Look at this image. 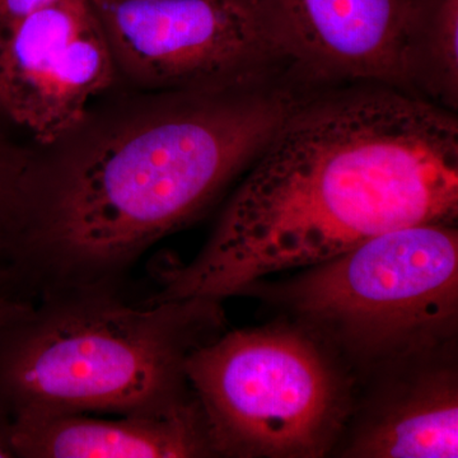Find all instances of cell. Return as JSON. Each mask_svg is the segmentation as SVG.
Instances as JSON below:
<instances>
[{"label": "cell", "mask_w": 458, "mask_h": 458, "mask_svg": "<svg viewBox=\"0 0 458 458\" xmlns=\"http://www.w3.org/2000/svg\"><path fill=\"white\" fill-rule=\"evenodd\" d=\"M156 301H221L394 229L458 221L457 113L378 82L307 93Z\"/></svg>", "instance_id": "obj_1"}, {"label": "cell", "mask_w": 458, "mask_h": 458, "mask_svg": "<svg viewBox=\"0 0 458 458\" xmlns=\"http://www.w3.org/2000/svg\"><path fill=\"white\" fill-rule=\"evenodd\" d=\"M293 71L167 92L148 113L38 181L22 176L14 280L38 292L114 288L148 247L188 225L250 167L315 89Z\"/></svg>", "instance_id": "obj_2"}, {"label": "cell", "mask_w": 458, "mask_h": 458, "mask_svg": "<svg viewBox=\"0 0 458 458\" xmlns=\"http://www.w3.org/2000/svg\"><path fill=\"white\" fill-rule=\"evenodd\" d=\"M0 295V415L164 414L194 399L185 364L221 335L219 301L128 303L114 288Z\"/></svg>", "instance_id": "obj_3"}, {"label": "cell", "mask_w": 458, "mask_h": 458, "mask_svg": "<svg viewBox=\"0 0 458 458\" xmlns=\"http://www.w3.org/2000/svg\"><path fill=\"white\" fill-rule=\"evenodd\" d=\"M240 295L327 344L357 381L388 361L457 342L458 229L411 225Z\"/></svg>", "instance_id": "obj_4"}, {"label": "cell", "mask_w": 458, "mask_h": 458, "mask_svg": "<svg viewBox=\"0 0 458 458\" xmlns=\"http://www.w3.org/2000/svg\"><path fill=\"white\" fill-rule=\"evenodd\" d=\"M185 370L216 457L331 456L357 397L348 366L283 318L222 333L190 354Z\"/></svg>", "instance_id": "obj_5"}, {"label": "cell", "mask_w": 458, "mask_h": 458, "mask_svg": "<svg viewBox=\"0 0 458 458\" xmlns=\"http://www.w3.org/2000/svg\"><path fill=\"white\" fill-rule=\"evenodd\" d=\"M93 2L116 69L148 89H225L293 69L274 0Z\"/></svg>", "instance_id": "obj_6"}, {"label": "cell", "mask_w": 458, "mask_h": 458, "mask_svg": "<svg viewBox=\"0 0 458 458\" xmlns=\"http://www.w3.org/2000/svg\"><path fill=\"white\" fill-rule=\"evenodd\" d=\"M114 72L93 0H57L0 30V106L41 143L75 131Z\"/></svg>", "instance_id": "obj_7"}, {"label": "cell", "mask_w": 458, "mask_h": 458, "mask_svg": "<svg viewBox=\"0 0 458 458\" xmlns=\"http://www.w3.org/2000/svg\"><path fill=\"white\" fill-rule=\"evenodd\" d=\"M334 456L456 458L457 342L388 361L360 378Z\"/></svg>", "instance_id": "obj_8"}, {"label": "cell", "mask_w": 458, "mask_h": 458, "mask_svg": "<svg viewBox=\"0 0 458 458\" xmlns=\"http://www.w3.org/2000/svg\"><path fill=\"white\" fill-rule=\"evenodd\" d=\"M292 66L318 86L403 87V51L418 0H274Z\"/></svg>", "instance_id": "obj_9"}, {"label": "cell", "mask_w": 458, "mask_h": 458, "mask_svg": "<svg viewBox=\"0 0 458 458\" xmlns=\"http://www.w3.org/2000/svg\"><path fill=\"white\" fill-rule=\"evenodd\" d=\"M21 458L216 457L198 397L152 415L64 414L9 424Z\"/></svg>", "instance_id": "obj_10"}, {"label": "cell", "mask_w": 458, "mask_h": 458, "mask_svg": "<svg viewBox=\"0 0 458 458\" xmlns=\"http://www.w3.org/2000/svg\"><path fill=\"white\" fill-rule=\"evenodd\" d=\"M403 87L457 113L458 0H418L403 51Z\"/></svg>", "instance_id": "obj_11"}, {"label": "cell", "mask_w": 458, "mask_h": 458, "mask_svg": "<svg viewBox=\"0 0 458 458\" xmlns=\"http://www.w3.org/2000/svg\"><path fill=\"white\" fill-rule=\"evenodd\" d=\"M20 174L0 165V289L8 279L9 245Z\"/></svg>", "instance_id": "obj_12"}, {"label": "cell", "mask_w": 458, "mask_h": 458, "mask_svg": "<svg viewBox=\"0 0 458 458\" xmlns=\"http://www.w3.org/2000/svg\"><path fill=\"white\" fill-rule=\"evenodd\" d=\"M57 0H0V30Z\"/></svg>", "instance_id": "obj_13"}, {"label": "cell", "mask_w": 458, "mask_h": 458, "mask_svg": "<svg viewBox=\"0 0 458 458\" xmlns=\"http://www.w3.org/2000/svg\"><path fill=\"white\" fill-rule=\"evenodd\" d=\"M12 457L16 456L11 441V428L8 421L0 415V458Z\"/></svg>", "instance_id": "obj_14"}]
</instances>
